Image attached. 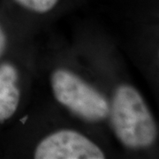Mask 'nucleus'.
<instances>
[{
  "mask_svg": "<svg viewBox=\"0 0 159 159\" xmlns=\"http://www.w3.org/2000/svg\"><path fill=\"white\" fill-rule=\"evenodd\" d=\"M29 119V116L27 115V116H25V117H24L23 119H20V122H21L22 124H25V123H26V121H27V119Z\"/></svg>",
  "mask_w": 159,
  "mask_h": 159,
  "instance_id": "obj_7",
  "label": "nucleus"
},
{
  "mask_svg": "<svg viewBox=\"0 0 159 159\" xmlns=\"http://www.w3.org/2000/svg\"><path fill=\"white\" fill-rule=\"evenodd\" d=\"M110 114L114 133L126 148H148L155 142L157 134L155 119L134 87L123 84L117 88Z\"/></svg>",
  "mask_w": 159,
  "mask_h": 159,
  "instance_id": "obj_1",
  "label": "nucleus"
},
{
  "mask_svg": "<svg viewBox=\"0 0 159 159\" xmlns=\"http://www.w3.org/2000/svg\"><path fill=\"white\" fill-rule=\"evenodd\" d=\"M17 5L29 11L45 13L57 6L59 0H13Z\"/></svg>",
  "mask_w": 159,
  "mask_h": 159,
  "instance_id": "obj_5",
  "label": "nucleus"
},
{
  "mask_svg": "<svg viewBox=\"0 0 159 159\" xmlns=\"http://www.w3.org/2000/svg\"><path fill=\"white\" fill-rule=\"evenodd\" d=\"M6 44H7V39L6 35L4 32L3 29L0 26V57L4 54V52L6 49Z\"/></svg>",
  "mask_w": 159,
  "mask_h": 159,
  "instance_id": "obj_6",
  "label": "nucleus"
},
{
  "mask_svg": "<svg viewBox=\"0 0 159 159\" xmlns=\"http://www.w3.org/2000/svg\"><path fill=\"white\" fill-rule=\"evenodd\" d=\"M17 69L11 64L0 66V123L9 119L17 111L20 92L17 87Z\"/></svg>",
  "mask_w": 159,
  "mask_h": 159,
  "instance_id": "obj_4",
  "label": "nucleus"
},
{
  "mask_svg": "<svg viewBox=\"0 0 159 159\" xmlns=\"http://www.w3.org/2000/svg\"><path fill=\"white\" fill-rule=\"evenodd\" d=\"M51 82L56 100L80 119L97 122L109 116L107 99L78 75L57 69L51 74Z\"/></svg>",
  "mask_w": 159,
  "mask_h": 159,
  "instance_id": "obj_2",
  "label": "nucleus"
},
{
  "mask_svg": "<svg viewBox=\"0 0 159 159\" xmlns=\"http://www.w3.org/2000/svg\"><path fill=\"white\" fill-rule=\"evenodd\" d=\"M104 154L87 137L73 130H60L42 140L35 159H103Z\"/></svg>",
  "mask_w": 159,
  "mask_h": 159,
  "instance_id": "obj_3",
  "label": "nucleus"
}]
</instances>
